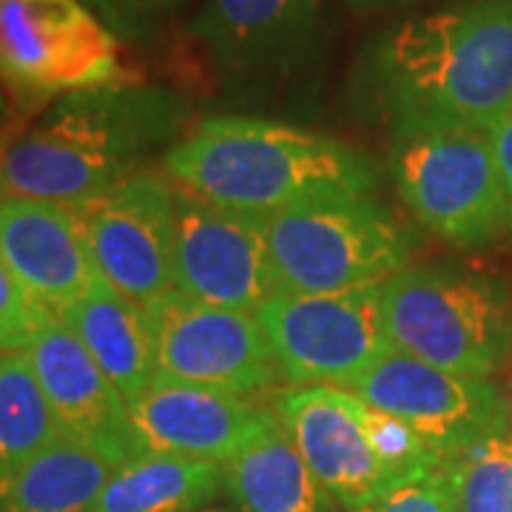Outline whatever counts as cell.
<instances>
[{"label": "cell", "mask_w": 512, "mask_h": 512, "mask_svg": "<svg viewBox=\"0 0 512 512\" xmlns=\"http://www.w3.org/2000/svg\"><path fill=\"white\" fill-rule=\"evenodd\" d=\"M348 92L390 140L490 131L512 111V0H458L367 37Z\"/></svg>", "instance_id": "cell-1"}, {"label": "cell", "mask_w": 512, "mask_h": 512, "mask_svg": "<svg viewBox=\"0 0 512 512\" xmlns=\"http://www.w3.org/2000/svg\"><path fill=\"white\" fill-rule=\"evenodd\" d=\"M191 128L183 92L117 80L74 92L0 134V197L77 205L143 171Z\"/></svg>", "instance_id": "cell-2"}, {"label": "cell", "mask_w": 512, "mask_h": 512, "mask_svg": "<svg viewBox=\"0 0 512 512\" xmlns=\"http://www.w3.org/2000/svg\"><path fill=\"white\" fill-rule=\"evenodd\" d=\"M160 163L174 185L254 217L319 200L373 197L382 183L376 163L359 148L242 114L202 117Z\"/></svg>", "instance_id": "cell-3"}, {"label": "cell", "mask_w": 512, "mask_h": 512, "mask_svg": "<svg viewBox=\"0 0 512 512\" xmlns=\"http://www.w3.org/2000/svg\"><path fill=\"white\" fill-rule=\"evenodd\" d=\"M191 37L228 106L311 109L333 55L330 0H205Z\"/></svg>", "instance_id": "cell-4"}, {"label": "cell", "mask_w": 512, "mask_h": 512, "mask_svg": "<svg viewBox=\"0 0 512 512\" xmlns=\"http://www.w3.org/2000/svg\"><path fill=\"white\" fill-rule=\"evenodd\" d=\"M387 339L396 350L473 379H495L512 350L507 285L453 262L407 265L379 285Z\"/></svg>", "instance_id": "cell-5"}, {"label": "cell", "mask_w": 512, "mask_h": 512, "mask_svg": "<svg viewBox=\"0 0 512 512\" xmlns=\"http://www.w3.org/2000/svg\"><path fill=\"white\" fill-rule=\"evenodd\" d=\"M282 291L350 293L379 288L413 265L416 234L373 197L296 205L262 217Z\"/></svg>", "instance_id": "cell-6"}, {"label": "cell", "mask_w": 512, "mask_h": 512, "mask_svg": "<svg viewBox=\"0 0 512 512\" xmlns=\"http://www.w3.org/2000/svg\"><path fill=\"white\" fill-rule=\"evenodd\" d=\"M390 174L413 220L453 248H484L512 231L487 128L396 137Z\"/></svg>", "instance_id": "cell-7"}, {"label": "cell", "mask_w": 512, "mask_h": 512, "mask_svg": "<svg viewBox=\"0 0 512 512\" xmlns=\"http://www.w3.org/2000/svg\"><path fill=\"white\" fill-rule=\"evenodd\" d=\"M123 80L120 37L83 0H0V83L29 114Z\"/></svg>", "instance_id": "cell-8"}, {"label": "cell", "mask_w": 512, "mask_h": 512, "mask_svg": "<svg viewBox=\"0 0 512 512\" xmlns=\"http://www.w3.org/2000/svg\"><path fill=\"white\" fill-rule=\"evenodd\" d=\"M256 319L285 387H348L387 350L379 288L350 293L276 291Z\"/></svg>", "instance_id": "cell-9"}, {"label": "cell", "mask_w": 512, "mask_h": 512, "mask_svg": "<svg viewBox=\"0 0 512 512\" xmlns=\"http://www.w3.org/2000/svg\"><path fill=\"white\" fill-rule=\"evenodd\" d=\"M345 390L410 424L444 461H458L490 436L510 433V399L495 379L458 376L396 348Z\"/></svg>", "instance_id": "cell-10"}, {"label": "cell", "mask_w": 512, "mask_h": 512, "mask_svg": "<svg viewBox=\"0 0 512 512\" xmlns=\"http://www.w3.org/2000/svg\"><path fill=\"white\" fill-rule=\"evenodd\" d=\"M174 197L177 191L165 171L143 168L123 183L69 205L100 276L143 308L177 288Z\"/></svg>", "instance_id": "cell-11"}, {"label": "cell", "mask_w": 512, "mask_h": 512, "mask_svg": "<svg viewBox=\"0 0 512 512\" xmlns=\"http://www.w3.org/2000/svg\"><path fill=\"white\" fill-rule=\"evenodd\" d=\"M146 313L160 376L237 396H259L282 382L256 313L205 305L177 288Z\"/></svg>", "instance_id": "cell-12"}, {"label": "cell", "mask_w": 512, "mask_h": 512, "mask_svg": "<svg viewBox=\"0 0 512 512\" xmlns=\"http://www.w3.org/2000/svg\"><path fill=\"white\" fill-rule=\"evenodd\" d=\"M174 285L177 291L234 311L256 313L276 291L262 217L231 211L174 185Z\"/></svg>", "instance_id": "cell-13"}, {"label": "cell", "mask_w": 512, "mask_h": 512, "mask_svg": "<svg viewBox=\"0 0 512 512\" xmlns=\"http://www.w3.org/2000/svg\"><path fill=\"white\" fill-rule=\"evenodd\" d=\"M271 404L299 456L342 510H365L404 487L373 450L365 402L356 393L333 384L282 387Z\"/></svg>", "instance_id": "cell-14"}, {"label": "cell", "mask_w": 512, "mask_h": 512, "mask_svg": "<svg viewBox=\"0 0 512 512\" xmlns=\"http://www.w3.org/2000/svg\"><path fill=\"white\" fill-rule=\"evenodd\" d=\"M128 416L140 450L202 458L228 464L256 433L274 419V404L154 376L146 390L128 402Z\"/></svg>", "instance_id": "cell-15"}, {"label": "cell", "mask_w": 512, "mask_h": 512, "mask_svg": "<svg viewBox=\"0 0 512 512\" xmlns=\"http://www.w3.org/2000/svg\"><path fill=\"white\" fill-rule=\"evenodd\" d=\"M26 359L63 436L100 450L114 464L140 453L128 402L60 316L52 313L37 328Z\"/></svg>", "instance_id": "cell-16"}, {"label": "cell", "mask_w": 512, "mask_h": 512, "mask_svg": "<svg viewBox=\"0 0 512 512\" xmlns=\"http://www.w3.org/2000/svg\"><path fill=\"white\" fill-rule=\"evenodd\" d=\"M0 254L55 316L103 282L72 208L60 202L0 197Z\"/></svg>", "instance_id": "cell-17"}, {"label": "cell", "mask_w": 512, "mask_h": 512, "mask_svg": "<svg viewBox=\"0 0 512 512\" xmlns=\"http://www.w3.org/2000/svg\"><path fill=\"white\" fill-rule=\"evenodd\" d=\"M60 322L83 342L126 402H134L157 376L146 308L111 288L106 279L60 313Z\"/></svg>", "instance_id": "cell-18"}, {"label": "cell", "mask_w": 512, "mask_h": 512, "mask_svg": "<svg viewBox=\"0 0 512 512\" xmlns=\"http://www.w3.org/2000/svg\"><path fill=\"white\" fill-rule=\"evenodd\" d=\"M225 495L237 512L339 510L276 416L225 464Z\"/></svg>", "instance_id": "cell-19"}, {"label": "cell", "mask_w": 512, "mask_h": 512, "mask_svg": "<svg viewBox=\"0 0 512 512\" xmlns=\"http://www.w3.org/2000/svg\"><path fill=\"white\" fill-rule=\"evenodd\" d=\"M225 493V464L140 450L114 467L97 512H202Z\"/></svg>", "instance_id": "cell-20"}, {"label": "cell", "mask_w": 512, "mask_h": 512, "mask_svg": "<svg viewBox=\"0 0 512 512\" xmlns=\"http://www.w3.org/2000/svg\"><path fill=\"white\" fill-rule=\"evenodd\" d=\"M114 461L89 444L57 436L0 493V512H97Z\"/></svg>", "instance_id": "cell-21"}, {"label": "cell", "mask_w": 512, "mask_h": 512, "mask_svg": "<svg viewBox=\"0 0 512 512\" xmlns=\"http://www.w3.org/2000/svg\"><path fill=\"white\" fill-rule=\"evenodd\" d=\"M60 433L26 353H0V493Z\"/></svg>", "instance_id": "cell-22"}, {"label": "cell", "mask_w": 512, "mask_h": 512, "mask_svg": "<svg viewBox=\"0 0 512 512\" xmlns=\"http://www.w3.org/2000/svg\"><path fill=\"white\" fill-rule=\"evenodd\" d=\"M461 512H512V439L498 433L458 458Z\"/></svg>", "instance_id": "cell-23"}, {"label": "cell", "mask_w": 512, "mask_h": 512, "mask_svg": "<svg viewBox=\"0 0 512 512\" xmlns=\"http://www.w3.org/2000/svg\"><path fill=\"white\" fill-rule=\"evenodd\" d=\"M365 427L370 444L384 461V467L402 484H413L419 478L436 473L441 464H447L413 433L410 424H404L402 419L382 413L370 404H365Z\"/></svg>", "instance_id": "cell-24"}, {"label": "cell", "mask_w": 512, "mask_h": 512, "mask_svg": "<svg viewBox=\"0 0 512 512\" xmlns=\"http://www.w3.org/2000/svg\"><path fill=\"white\" fill-rule=\"evenodd\" d=\"M52 316L35 302L0 254V353H26L37 328Z\"/></svg>", "instance_id": "cell-25"}, {"label": "cell", "mask_w": 512, "mask_h": 512, "mask_svg": "<svg viewBox=\"0 0 512 512\" xmlns=\"http://www.w3.org/2000/svg\"><path fill=\"white\" fill-rule=\"evenodd\" d=\"M359 512H461L458 461L441 464L436 473L382 495Z\"/></svg>", "instance_id": "cell-26"}, {"label": "cell", "mask_w": 512, "mask_h": 512, "mask_svg": "<svg viewBox=\"0 0 512 512\" xmlns=\"http://www.w3.org/2000/svg\"><path fill=\"white\" fill-rule=\"evenodd\" d=\"M97 18L128 43H148L177 12L174 0H83Z\"/></svg>", "instance_id": "cell-27"}, {"label": "cell", "mask_w": 512, "mask_h": 512, "mask_svg": "<svg viewBox=\"0 0 512 512\" xmlns=\"http://www.w3.org/2000/svg\"><path fill=\"white\" fill-rule=\"evenodd\" d=\"M490 140H493L495 165H498V177L507 194V208H510V225H512V111L507 117H501L490 128Z\"/></svg>", "instance_id": "cell-28"}, {"label": "cell", "mask_w": 512, "mask_h": 512, "mask_svg": "<svg viewBox=\"0 0 512 512\" xmlns=\"http://www.w3.org/2000/svg\"><path fill=\"white\" fill-rule=\"evenodd\" d=\"M427 0H348L350 9H356L359 15H387V12H402L413 9Z\"/></svg>", "instance_id": "cell-29"}, {"label": "cell", "mask_w": 512, "mask_h": 512, "mask_svg": "<svg viewBox=\"0 0 512 512\" xmlns=\"http://www.w3.org/2000/svg\"><path fill=\"white\" fill-rule=\"evenodd\" d=\"M15 100H12V94L6 92V86L0 83V134L6 131V128L15 123Z\"/></svg>", "instance_id": "cell-30"}, {"label": "cell", "mask_w": 512, "mask_h": 512, "mask_svg": "<svg viewBox=\"0 0 512 512\" xmlns=\"http://www.w3.org/2000/svg\"><path fill=\"white\" fill-rule=\"evenodd\" d=\"M510 439H512V396H510Z\"/></svg>", "instance_id": "cell-31"}, {"label": "cell", "mask_w": 512, "mask_h": 512, "mask_svg": "<svg viewBox=\"0 0 512 512\" xmlns=\"http://www.w3.org/2000/svg\"><path fill=\"white\" fill-rule=\"evenodd\" d=\"M180 3H183V0H174V6H177V9H180Z\"/></svg>", "instance_id": "cell-32"}, {"label": "cell", "mask_w": 512, "mask_h": 512, "mask_svg": "<svg viewBox=\"0 0 512 512\" xmlns=\"http://www.w3.org/2000/svg\"><path fill=\"white\" fill-rule=\"evenodd\" d=\"M202 512H228V510H202Z\"/></svg>", "instance_id": "cell-33"}]
</instances>
